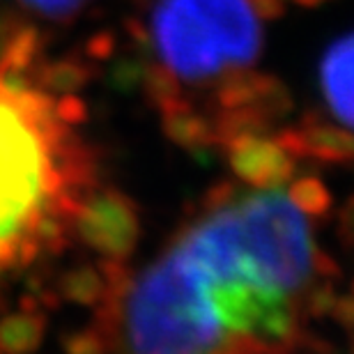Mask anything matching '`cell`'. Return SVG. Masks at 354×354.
Returning <instances> with one entry per match:
<instances>
[{"instance_id":"cell-13","label":"cell","mask_w":354,"mask_h":354,"mask_svg":"<svg viewBox=\"0 0 354 354\" xmlns=\"http://www.w3.org/2000/svg\"><path fill=\"white\" fill-rule=\"evenodd\" d=\"M260 86H263V74L251 72V69H230L223 76L216 88V102L221 109H237V106H249L256 99Z\"/></svg>"},{"instance_id":"cell-5","label":"cell","mask_w":354,"mask_h":354,"mask_svg":"<svg viewBox=\"0 0 354 354\" xmlns=\"http://www.w3.org/2000/svg\"><path fill=\"white\" fill-rule=\"evenodd\" d=\"M225 152L232 173L253 187H283L295 171V157H290L276 138L260 133H242L228 140Z\"/></svg>"},{"instance_id":"cell-6","label":"cell","mask_w":354,"mask_h":354,"mask_svg":"<svg viewBox=\"0 0 354 354\" xmlns=\"http://www.w3.org/2000/svg\"><path fill=\"white\" fill-rule=\"evenodd\" d=\"M276 140L290 157H310L336 164V161H350L354 154V143L348 129L317 122L313 118H306V124L299 129H283Z\"/></svg>"},{"instance_id":"cell-10","label":"cell","mask_w":354,"mask_h":354,"mask_svg":"<svg viewBox=\"0 0 354 354\" xmlns=\"http://www.w3.org/2000/svg\"><path fill=\"white\" fill-rule=\"evenodd\" d=\"M35 79H37L44 92H62V95H67V92H76L83 86H88L92 79V67L81 60L62 58L41 65Z\"/></svg>"},{"instance_id":"cell-18","label":"cell","mask_w":354,"mask_h":354,"mask_svg":"<svg viewBox=\"0 0 354 354\" xmlns=\"http://www.w3.org/2000/svg\"><path fill=\"white\" fill-rule=\"evenodd\" d=\"M118 46V37L111 30H99L86 41V55L92 60H109L113 58Z\"/></svg>"},{"instance_id":"cell-4","label":"cell","mask_w":354,"mask_h":354,"mask_svg":"<svg viewBox=\"0 0 354 354\" xmlns=\"http://www.w3.org/2000/svg\"><path fill=\"white\" fill-rule=\"evenodd\" d=\"M79 237L109 263H124L138 242V214L120 191H99L83 198L74 214Z\"/></svg>"},{"instance_id":"cell-7","label":"cell","mask_w":354,"mask_h":354,"mask_svg":"<svg viewBox=\"0 0 354 354\" xmlns=\"http://www.w3.org/2000/svg\"><path fill=\"white\" fill-rule=\"evenodd\" d=\"M352 35L334 41L320 62L322 97L345 129L352 127Z\"/></svg>"},{"instance_id":"cell-8","label":"cell","mask_w":354,"mask_h":354,"mask_svg":"<svg viewBox=\"0 0 354 354\" xmlns=\"http://www.w3.org/2000/svg\"><path fill=\"white\" fill-rule=\"evenodd\" d=\"M161 127H164V133L175 145L182 147L214 145L212 124L201 113L191 109L184 97L173 102L171 106H166V109H161Z\"/></svg>"},{"instance_id":"cell-9","label":"cell","mask_w":354,"mask_h":354,"mask_svg":"<svg viewBox=\"0 0 354 354\" xmlns=\"http://www.w3.org/2000/svg\"><path fill=\"white\" fill-rule=\"evenodd\" d=\"M44 336V317L37 310L10 313L0 322V354H30Z\"/></svg>"},{"instance_id":"cell-3","label":"cell","mask_w":354,"mask_h":354,"mask_svg":"<svg viewBox=\"0 0 354 354\" xmlns=\"http://www.w3.org/2000/svg\"><path fill=\"white\" fill-rule=\"evenodd\" d=\"M150 41L180 81H205L251 65L263 44L246 0H159Z\"/></svg>"},{"instance_id":"cell-16","label":"cell","mask_w":354,"mask_h":354,"mask_svg":"<svg viewBox=\"0 0 354 354\" xmlns=\"http://www.w3.org/2000/svg\"><path fill=\"white\" fill-rule=\"evenodd\" d=\"M288 196L306 216H320L329 209L331 196L317 177H301L288 189Z\"/></svg>"},{"instance_id":"cell-20","label":"cell","mask_w":354,"mask_h":354,"mask_svg":"<svg viewBox=\"0 0 354 354\" xmlns=\"http://www.w3.org/2000/svg\"><path fill=\"white\" fill-rule=\"evenodd\" d=\"M251 12L263 21L281 19L286 14V0H246Z\"/></svg>"},{"instance_id":"cell-23","label":"cell","mask_w":354,"mask_h":354,"mask_svg":"<svg viewBox=\"0 0 354 354\" xmlns=\"http://www.w3.org/2000/svg\"><path fill=\"white\" fill-rule=\"evenodd\" d=\"M299 7H306V10H315V7H322L327 0H295Z\"/></svg>"},{"instance_id":"cell-11","label":"cell","mask_w":354,"mask_h":354,"mask_svg":"<svg viewBox=\"0 0 354 354\" xmlns=\"http://www.w3.org/2000/svg\"><path fill=\"white\" fill-rule=\"evenodd\" d=\"M39 30L32 26H21L5 39L3 51H0V72L19 76L32 67L35 58L39 53Z\"/></svg>"},{"instance_id":"cell-22","label":"cell","mask_w":354,"mask_h":354,"mask_svg":"<svg viewBox=\"0 0 354 354\" xmlns=\"http://www.w3.org/2000/svg\"><path fill=\"white\" fill-rule=\"evenodd\" d=\"M127 30H129V35L136 41H140V44H150V28L140 24L138 19H133V21H127Z\"/></svg>"},{"instance_id":"cell-19","label":"cell","mask_w":354,"mask_h":354,"mask_svg":"<svg viewBox=\"0 0 354 354\" xmlns=\"http://www.w3.org/2000/svg\"><path fill=\"white\" fill-rule=\"evenodd\" d=\"M21 3L37 12H44L48 17H62V14H72L74 10H79L86 0H21Z\"/></svg>"},{"instance_id":"cell-2","label":"cell","mask_w":354,"mask_h":354,"mask_svg":"<svg viewBox=\"0 0 354 354\" xmlns=\"http://www.w3.org/2000/svg\"><path fill=\"white\" fill-rule=\"evenodd\" d=\"M90 175L51 95L0 72V269L58 249Z\"/></svg>"},{"instance_id":"cell-21","label":"cell","mask_w":354,"mask_h":354,"mask_svg":"<svg viewBox=\"0 0 354 354\" xmlns=\"http://www.w3.org/2000/svg\"><path fill=\"white\" fill-rule=\"evenodd\" d=\"M67 352L69 354H102L104 352V345L99 341L97 334H79L74 336L72 341L67 343Z\"/></svg>"},{"instance_id":"cell-1","label":"cell","mask_w":354,"mask_h":354,"mask_svg":"<svg viewBox=\"0 0 354 354\" xmlns=\"http://www.w3.org/2000/svg\"><path fill=\"white\" fill-rule=\"evenodd\" d=\"M129 288L122 304L129 354H256L288 350L299 297L327 265L308 216L283 187L230 198Z\"/></svg>"},{"instance_id":"cell-12","label":"cell","mask_w":354,"mask_h":354,"mask_svg":"<svg viewBox=\"0 0 354 354\" xmlns=\"http://www.w3.org/2000/svg\"><path fill=\"white\" fill-rule=\"evenodd\" d=\"M60 292L69 301L92 306V304L106 299V292H109V276L99 274L95 267L72 269L69 274L62 276Z\"/></svg>"},{"instance_id":"cell-17","label":"cell","mask_w":354,"mask_h":354,"mask_svg":"<svg viewBox=\"0 0 354 354\" xmlns=\"http://www.w3.org/2000/svg\"><path fill=\"white\" fill-rule=\"evenodd\" d=\"M53 113H55V118H58L60 122H65L67 127H79L81 122H86L88 106L76 92H67L58 102H53Z\"/></svg>"},{"instance_id":"cell-14","label":"cell","mask_w":354,"mask_h":354,"mask_svg":"<svg viewBox=\"0 0 354 354\" xmlns=\"http://www.w3.org/2000/svg\"><path fill=\"white\" fill-rule=\"evenodd\" d=\"M140 81H143V90L147 99L157 106V109H166V106H171L177 99H182V86H180V79H177V74L171 72L164 62L161 65H152L147 67L143 76H140Z\"/></svg>"},{"instance_id":"cell-15","label":"cell","mask_w":354,"mask_h":354,"mask_svg":"<svg viewBox=\"0 0 354 354\" xmlns=\"http://www.w3.org/2000/svg\"><path fill=\"white\" fill-rule=\"evenodd\" d=\"M251 106L272 124L274 120H281L283 115H288L290 109H292V97H290L288 88L283 86L276 76L263 74V86H260Z\"/></svg>"}]
</instances>
